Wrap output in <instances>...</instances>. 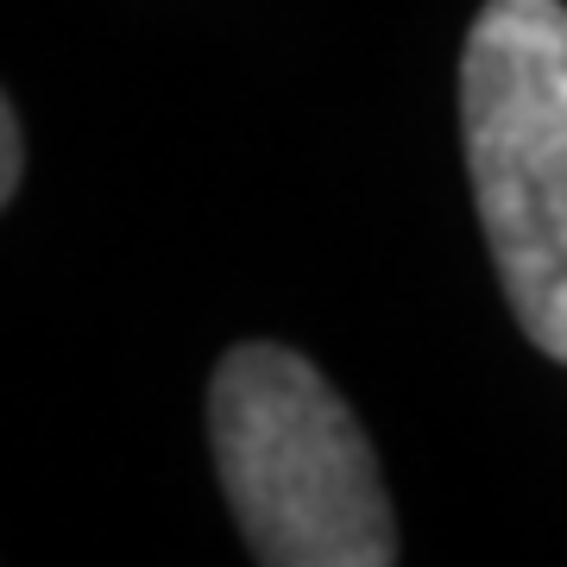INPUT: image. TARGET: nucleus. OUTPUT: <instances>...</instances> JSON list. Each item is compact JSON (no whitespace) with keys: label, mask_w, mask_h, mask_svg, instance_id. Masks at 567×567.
Masks as SVG:
<instances>
[{"label":"nucleus","mask_w":567,"mask_h":567,"mask_svg":"<svg viewBox=\"0 0 567 567\" xmlns=\"http://www.w3.org/2000/svg\"><path fill=\"white\" fill-rule=\"evenodd\" d=\"M473 203L511 316L567 365V7L486 0L461 58Z\"/></svg>","instance_id":"2"},{"label":"nucleus","mask_w":567,"mask_h":567,"mask_svg":"<svg viewBox=\"0 0 567 567\" xmlns=\"http://www.w3.org/2000/svg\"><path fill=\"white\" fill-rule=\"evenodd\" d=\"M208 435L246 548L271 567H391L379 461L360 416L322 372L278 341H246L215 365Z\"/></svg>","instance_id":"1"},{"label":"nucleus","mask_w":567,"mask_h":567,"mask_svg":"<svg viewBox=\"0 0 567 567\" xmlns=\"http://www.w3.org/2000/svg\"><path fill=\"white\" fill-rule=\"evenodd\" d=\"M20 164H25V133H20L13 102H7L0 107V203H13V189H20Z\"/></svg>","instance_id":"3"}]
</instances>
